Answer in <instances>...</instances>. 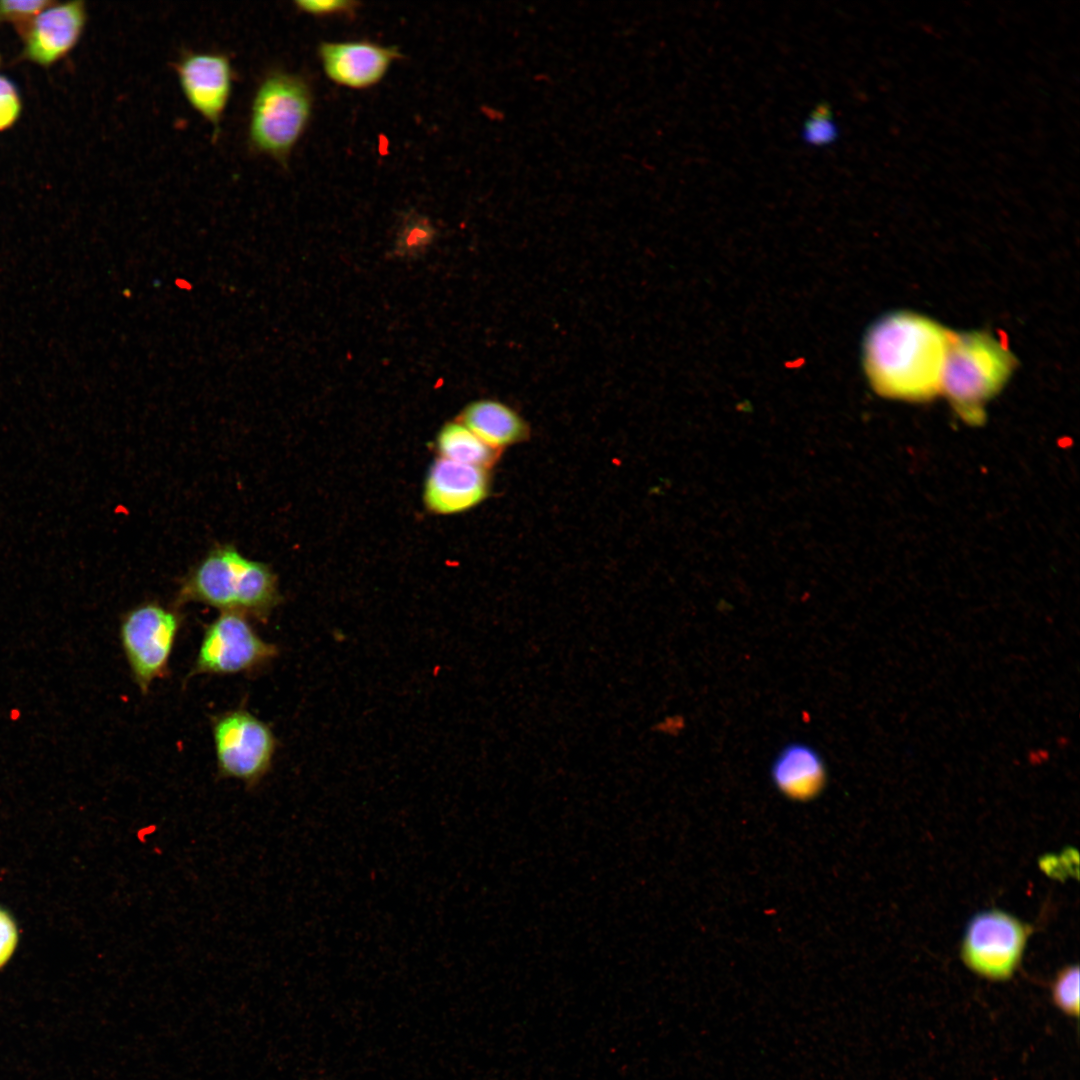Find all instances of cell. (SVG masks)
I'll list each match as a JSON object with an SVG mask.
<instances>
[{
	"mask_svg": "<svg viewBox=\"0 0 1080 1080\" xmlns=\"http://www.w3.org/2000/svg\"><path fill=\"white\" fill-rule=\"evenodd\" d=\"M294 5L297 10L306 14L328 16L349 14L359 6V3L349 0H298L294 2Z\"/></svg>",
	"mask_w": 1080,
	"mask_h": 1080,
	"instance_id": "ffe728a7",
	"label": "cell"
},
{
	"mask_svg": "<svg viewBox=\"0 0 1080 1080\" xmlns=\"http://www.w3.org/2000/svg\"><path fill=\"white\" fill-rule=\"evenodd\" d=\"M950 330L924 315L900 311L877 320L863 343V368L882 397L909 402L933 399L941 380Z\"/></svg>",
	"mask_w": 1080,
	"mask_h": 1080,
	"instance_id": "6da1fadb",
	"label": "cell"
},
{
	"mask_svg": "<svg viewBox=\"0 0 1080 1080\" xmlns=\"http://www.w3.org/2000/svg\"><path fill=\"white\" fill-rule=\"evenodd\" d=\"M312 109V91L303 76L279 68L266 72L250 104L246 132L250 152L287 167Z\"/></svg>",
	"mask_w": 1080,
	"mask_h": 1080,
	"instance_id": "277c9868",
	"label": "cell"
},
{
	"mask_svg": "<svg viewBox=\"0 0 1080 1080\" xmlns=\"http://www.w3.org/2000/svg\"><path fill=\"white\" fill-rule=\"evenodd\" d=\"M17 941L18 932L13 918L0 908V968L11 958Z\"/></svg>",
	"mask_w": 1080,
	"mask_h": 1080,
	"instance_id": "7402d4cb",
	"label": "cell"
},
{
	"mask_svg": "<svg viewBox=\"0 0 1080 1080\" xmlns=\"http://www.w3.org/2000/svg\"><path fill=\"white\" fill-rule=\"evenodd\" d=\"M280 601L277 577L268 565L244 557L232 545H219L184 577L175 603H202L266 622Z\"/></svg>",
	"mask_w": 1080,
	"mask_h": 1080,
	"instance_id": "7a4b0ae2",
	"label": "cell"
},
{
	"mask_svg": "<svg viewBox=\"0 0 1080 1080\" xmlns=\"http://www.w3.org/2000/svg\"><path fill=\"white\" fill-rule=\"evenodd\" d=\"M1016 358L986 331L950 332L941 391L967 424L984 422L985 407L1011 377Z\"/></svg>",
	"mask_w": 1080,
	"mask_h": 1080,
	"instance_id": "3957f363",
	"label": "cell"
},
{
	"mask_svg": "<svg viewBox=\"0 0 1080 1080\" xmlns=\"http://www.w3.org/2000/svg\"><path fill=\"white\" fill-rule=\"evenodd\" d=\"M85 18V7L79 1L43 11L34 20L29 31L27 55L40 64L54 62L76 43Z\"/></svg>",
	"mask_w": 1080,
	"mask_h": 1080,
	"instance_id": "7c38bea8",
	"label": "cell"
},
{
	"mask_svg": "<svg viewBox=\"0 0 1080 1080\" xmlns=\"http://www.w3.org/2000/svg\"><path fill=\"white\" fill-rule=\"evenodd\" d=\"M277 655V647L260 637L248 617L224 611L206 626L190 675L248 674Z\"/></svg>",
	"mask_w": 1080,
	"mask_h": 1080,
	"instance_id": "52a82bcc",
	"label": "cell"
},
{
	"mask_svg": "<svg viewBox=\"0 0 1080 1080\" xmlns=\"http://www.w3.org/2000/svg\"><path fill=\"white\" fill-rule=\"evenodd\" d=\"M211 730L218 776L255 789L270 771L277 747L269 725L237 708L215 716Z\"/></svg>",
	"mask_w": 1080,
	"mask_h": 1080,
	"instance_id": "8992f818",
	"label": "cell"
},
{
	"mask_svg": "<svg viewBox=\"0 0 1080 1080\" xmlns=\"http://www.w3.org/2000/svg\"><path fill=\"white\" fill-rule=\"evenodd\" d=\"M436 448L441 458L488 469L500 451L491 448L461 422H448L439 431Z\"/></svg>",
	"mask_w": 1080,
	"mask_h": 1080,
	"instance_id": "9a60e30c",
	"label": "cell"
},
{
	"mask_svg": "<svg viewBox=\"0 0 1080 1080\" xmlns=\"http://www.w3.org/2000/svg\"><path fill=\"white\" fill-rule=\"evenodd\" d=\"M183 617L176 607L141 603L120 623V642L134 683L145 695L157 679L169 674L170 658Z\"/></svg>",
	"mask_w": 1080,
	"mask_h": 1080,
	"instance_id": "5b68a950",
	"label": "cell"
},
{
	"mask_svg": "<svg viewBox=\"0 0 1080 1080\" xmlns=\"http://www.w3.org/2000/svg\"><path fill=\"white\" fill-rule=\"evenodd\" d=\"M434 235L435 229L428 220L422 217L410 219L399 233L396 250L401 256H415L431 244Z\"/></svg>",
	"mask_w": 1080,
	"mask_h": 1080,
	"instance_id": "ac0fdd59",
	"label": "cell"
},
{
	"mask_svg": "<svg viewBox=\"0 0 1080 1080\" xmlns=\"http://www.w3.org/2000/svg\"><path fill=\"white\" fill-rule=\"evenodd\" d=\"M318 56L332 82L351 89H366L378 84L403 54L395 46L361 40L321 42Z\"/></svg>",
	"mask_w": 1080,
	"mask_h": 1080,
	"instance_id": "30bf717a",
	"label": "cell"
},
{
	"mask_svg": "<svg viewBox=\"0 0 1080 1080\" xmlns=\"http://www.w3.org/2000/svg\"><path fill=\"white\" fill-rule=\"evenodd\" d=\"M20 103L12 84L0 77V129L10 126L18 116Z\"/></svg>",
	"mask_w": 1080,
	"mask_h": 1080,
	"instance_id": "44dd1931",
	"label": "cell"
},
{
	"mask_svg": "<svg viewBox=\"0 0 1080 1080\" xmlns=\"http://www.w3.org/2000/svg\"><path fill=\"white\" fill-rule=\"evenodd\" d=\"M173 69L184 98L210 124L217 140L229 105L235 70L228 54L216 51H183Z\"/></svg>",
	"mask_w": 1080,
	"mask_h": 1080,
	"instance_id": "9c48e42d",
	"label": "cell"
},
{
	"mask_svg": "<svg viewBox=\"0 0 1080 1080\" xmlns=\"http://www.w3.org/2000/svg\"><path fill=\"white\" fill-rule=\"evenodd\" d=\"M801 136L806 144L816 147L826 146L837 140L839 128L832 118V112L827 103L823 102L815 106L805 121Z\"/></svg>",
	"mask_w": 1080,
	"mask_h": 1080,
	"instance_id": "e0dca14e",
	"label": "cell"
},
{
	"mask_svg": "<svg viewBox=\"0 0 1080 1080\" xmlns=\"http://www.w3.org/2000/svg\"><path fill=\"white\" fill-rule=\"evenodd\" d=\"M51 2L44 0H6L0 2V21L20 22L40 13Z\"/></svg>",
	"mask_w": 1080,
	"mask_h": 1080,
	"instance_id": "d6986e66",
	"label": "cell"
},
{
	"mask_svg": "<svg viewBox=\"0 0 1080 1080\" xmlns=\"http://www.w3.org/2000/svg\"><path fill=\"white\" fill-rule=\"evenodd\" d=\"M1051 996L1055 1006L1071 1017L1079 1015V967L1068 965L1062 968L1051 985Z\"/></svg>",
	"mask_w": 1080,
	"mask_h": 1080,
	"instance_id": "2e32d148",
	"label": "cell"
},
{
	"mask_svg": "<svg viewBox=\"0 0 1080 1080\" xmlns=\"http://www.w3.org/2000/svg\"><path fill=\"white\" fill-rule=\"evenodd\" d=\"M488 491L486 469L439 458L428 471L424 502L433 513L455 514L482 502Z\"/></svg>",
	"mask_w": 1080,
	"mask_h": 1080,
	"instance_id": "8fae6325",
	"label": "cell"
},
{
	"mask_svg": "<svg viewBox=\"0 0 1080 1080\" xmlns=\"http://www.w3.org/2000/svg\"><path fill=\"white\" fill-rule=\"evenodd\" d=\"M1031 927L1001 910H987L970 919L961 944V958L977 975L993 981L1013 976L1020 965Z\"/></svg>",
	"mask_w": 1080,
	"mask_h": 1080,
	"instance_id": "ba28073f",
	"label": "cell"
},
{
	"mask_svg": "<svg viewBox=\"0 0 1080 1080\" xmlns=\"http://www.w3.org/2000/svg\"><path fill=\"white\" fill-rule=\"evenodd\" d=\"M485 444L493 449L525 440L528 426L519 414L506 404L481 399L469 403L460 415V421Z\"/></svg>",
	"mask_w": 1080,
	"mask_h": 1080,
	"instance_id": "4fadbf2b",
	"label": "cell"
},
{
	"mask_svg": "<svg viewBox=\"0 0 1080 1080\" xmlns=\"http://www.w3.org/2000/svg\"><path fill=\"white\" fill-rule=\"evenodd\" d=\"M771 773L777 788L797 800L814 797L821 790L825 779L820 756L805 744L786 746L777 755Z\"/></svg>",
	"mask_w": 1080,
	"mask_h": 1080,
	"instance_id": "5bb4252c",
	"label": "cell"
}]
</instances>
